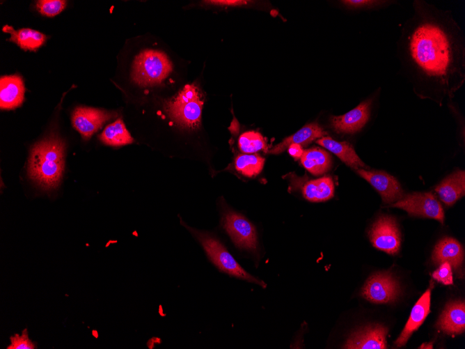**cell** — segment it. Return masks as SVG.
<instances>
[{
	"label": "cell",
	"mask_w": 465,
	"mask_h": 349,
	"mask_svg": "<svg viewBox=\"0 0 465 349\" xmlns=\"http://www.w3.org/2000/svg\"><path fill=\"white\" fill-rule=\"evenodd\" d=\"M397 42L403 75L421 99L439 105L465 82V38L450 10L414 1Z\"/></svg>",
	"instance_id": "obj_1"
},
{
	"label": "cell",
	"mask_w": 465,
	"mask_h": 349,
	"mask_svg": "<svg viewBox=\"0 0 465 349\" xmlns=\"http://www.w3.org/2000/svg\"><path fill=\"white\" fill-rule=\"evenodd\" d=\"M65 169V143L52 135L34 144L30 151L27 172L40 187L49 190L57 187Z\"/></svg>",
	"instance_id": "obj_2"
},
{
	"label": "cell",
	"mask_w": 465,
	"mask_h": 349,
	"mask_svg": "<svg viewBox=\"0 0 465 349\" xmlns=\"http://www.w3.org/2000/svg\"><path fill=\"white\" fill-rule=\"evenodd\" d=\"M203 102L200 88L195 84H187L175 97L165 102L164 109L178 125L193 130L200 124Z\"/></svg>",
	"instance_id": "obj_3"
},
{
	"label": "cell",
	"mask_w": 465,
	"mask_h": 349,
	"mask_svg": "<svg viewBox=\"0 0 465 349\" xmlns=\"http://www.w3.org/2000/svg\"><path fill=\"white\" fill-rule=\"evenodd\" d=\"M187 228L198 239L210 260L219 270L230 276L258 284L262 288L267 286L262 280L247 272L216 238L189 227Z\"/></svg>",
	"instance_id": "obj_4"
},
{
	"label": "cell",
	"mask_w": 465,
	"mask_h": 349,
	"mask_svg": "<svg viewBox=\"0 0 465 349\" xmlns=\"http://www.w3.org/2000/svg\"><path fill=\"white\" fill-rule=\"evenodd\" d=\"M172 72V63L162 52L145 49L134 59L132 78L140 86H153L160 84Z\"/></svg>",
	"instance_id": "obj_5"
},
{
	"label": "cell",
	"mask_w": 465,
	"mask_h": 349,
	"mask_svg": "<svg viewBox=\"0 0 465 349\" xmlns=\"http://www.w3.org/2000/svg\"><path fill=\"white\" fill-rule=\"evenodd\" d=\"M391 207L404 210L410 215L435 219L443 223V210L431 192H413L392 203Z\"/></svg>",
	"instance_id": "obj_6"
},
{
	"label": "cell",
	"mask_w": 465,
	"mask_h": 349,
	"mask_svg": "<svg viewBox=\"0 0 465 349\" xmlns=\"http://www.w3.org/2000/svg\"><path fill=\"white\" fill-rule=\"evenodd\" d=\"M222 224L236 247L248 251L256 249L255 228L245 217L232 210L226 211Z\"/></svg>",
	"instance_id": "obj_7"
},
{
	"label": "cell",
	"mask_w": 465,
	"mask_h": 349,
	"mask_svg": "<svg viewBox=\"0 0 465 349\" xmlns=\"http://www.w3.org/2000/svg\"><path fill=\"white\" fill-rule=\"evenodd\" d=\"M368 235L375 248L393 255L399 251L401 244L400 232L393 217H379L371 226Z\"/></svg>",
	"instance_id": "obj_8"
},
{
	"label": "cell",
	"mask_w": 465,
	"mask_h": 349,
	"mask_svg": "<svg viewBox=\"0 0 465 349\" xmlns=\"http://www.w3.org/2000/svg\"><path fill=\"white\" fill-rule=\"evenodd\" d=\"M400 293L398 282L388 272H380L371 276L361 290L364 298L377 304L393 302Z\"/></svg>",
	"instance_id": "obj_9"
},
{
	"label": "cell",
	"mask_w": 465,
	"mask_h": 349,
	"mask_svg": "<svg viewBox=\"0 0 465 349\" xmlns=\"http://www.w3.org/2000/svg\"><path fill=\"white\" fill-rule=\"evenodd\" d=\"M116 116L115 112L93 107H77L73 111L72 123L84 139H88L101 128L104 123Z\"/></svg>",
	"instance_id": "obj_10"
},
{
	"label": "cell",
	"mask_w": 465,
	"mask_h": 349,
	"mask_svg": "<svg viewBox=\"0 0 465 349\" xmlns=\"http://www.w3.org/2000/svg\"><path fill=\"white\" fill-rule=\"evenodd\" d=\"M356 172L376 189L385 203H393L404 196L400 183L391 175L382 171L362 169H356Z\"/></svg>",
	"instance_id": "obj_11"
},
{
	"label": "cell",
	"mask_w": 465,
	"mask_h": 349,
	"mask_svg": "<svg viewBox=\"0 0 465 349\" xmlns=\"http://www.w3.org/2000/svg\"><path fill=\"white\" fill-rule=\"evenodd\" d=\"M388 328L381 325H372L354 332L349 336L343 348L385 349Z\"/></svg>",
	"instance_id": "obj_12"
},
{
	"label": "cell",
	"mask_w": 465,
	"mask_h": 349,
	"mask_svg": "<svg viewBox=\"0 0 465 349\" xmlns=\"http://www.w3.org/2000/svg\"><path fill=\"white\" fill-rule=\"evenodd\" d=\"M371 100L360 103L357 107L341 116H332L331 125L338 133H354L360 130L370 117Z\"/></svg>",
	"instance_id": "obj_13"
},
{
	"label": "cell",
	"mask_w": 465,
	"mask_h": 349,
	"mask_svg": "<svg viewBox=\"0 0 465 349\" xmlns=\"http://www.w3.org/2000/svg\"><path fill=\"white\" fill-rule=\"evenodd\" d=\"M25 87L18 75L1 76L0 79V107L13 109L19 107L24 99Z\"/></svg>",
	"instance_id": "obj_14"
},
{
	"label": "cell",
	"mask_w": 465,
	"mask_h": 349,
	"mask_svg": "<svg viewBox=\"0 0 465 349\" xmlns=\"http://www.w3.org/2000/svg\"><path fill=\"white\" fill-rule=\"evenodd\" d=\"M430 290L427 289L413 307L410 316L399 337L395 342L397 347L404 346L414 331L423 323L429 312Z\"/></svg>",
	"instance_id": "obj_15"
},
{
	"label": "cell",
	"mask_w": 465,
	"mask_h": 349,
	"mask_svg": "<svg viewBox=\"0 0 465 349\" xmlns=\"http://www.w3.org/2000/svg\"><path fill=\"white\" fill-rule=\"evenodd\" d=\"M436 327L448 334H459L465 329V304L464 301L449 303L443 311Z\"/></svg>",
	"instance_id": "obj_16"
},
{
	"label": "cell",
	"mask_w": 465,
	"mask_h": 349,
	"mask_svg": "<svg viewBox=\"0 0 465 349\" xmlns=\"http://www.w3.org/2000/svg\"><path fill=\"white\" fill-rule=\"evenodd\" d=\"M464 251L459 242L452 238H445L436 245L432 254V261L436 264L448 262L457 270L462 265Z\"/></svg>",
	"instance_id": "obj_17"
},
{
	"label": "cell",
	"mask_w": 465,
	"mask_h": 349,
	"mask_svg": "<svg viewBox=\"0 0 465 349\" xmlns=\"http://www.w3.org/2000/svg\"><path fill=\"white\" fill-rule=\"evenodd\" d=\"M435 191L445 204H454L465 193L464 171L458 170L448 176L435 188Z\"/></svg>",
	"instance_id": "obj_18"
},
{
	"label": "cell",
	"mask_w": 465,
	"mask_h": 349,
	"mask_svg": "<svg viewBox=\"0 0 465 349\" xmlns=\"http://www.w3.org/2000/svg\"><path fill=\"white\" fill-rule=\"evenodd\" d=\"M326 134L328 133L317 123H310L304 126L294 134L284 139L281 143L274 146L269 153L279 154L287 148L292 144H297L301 146H304Z\"/></svg>",
	"instance_id": "obj_19"
},
{
	"label": "cell",
	"mask_w": 465,
	"mask_h": 349,
	"mask_svg": "<svg viewBox=\"0 0 465 349\" xmlns=\"http://www.w3.org/2000/svg\"><path fill=\"white\" fill-rule=\"evenodd\" d=\"M316 143L335 154L347 165L354 169L367 168L356 153L353 146L347 141H338L326 136L317 139Z\"/></svg>",
	"instance_id": "obj_20"
},
{
	"label": "cell",
	"mask_w": 465,
	"mask_h": 349,
	"mask_svg": "<svg viewBox=\"0 0 465 349\" xmlns=\"http://www.w3.org/2000/svg\"><path fill=\"white\" fill-rule=\"evenodd\" d=\"M301 186L304 197L312 202L325 201L333 197L334 184L333 179L329 176H324L318 179L301 180Z\"/></svg>",
	"instance_id": "obj_21"
},
{
	"label": "cell",
	"mask_w": 465,
	"mask_h": 349,
	"mask_svg": "<svg viewBox=\"0 0 465 349\" xmlns=\"http://www.w3.org/2000/svg\"><path fill=\"white\" fill-rule=\"evenodd\" d=\"M3 31L10 35L9 41L17 44L21 49L26 51H36L46 41V35L31 29L15 30L11 26L5 25Z\"/></svg>",
	"instance_id": "obj_22"
},
{
	"label": "cell",
	"mask_w": 465,
	"mask_h": 349,
	"mask_svg": "<svg viewBox=\"0 0 465 349\" xmlns=\"http://www.w3.org/2000/svg\"><path fill=\"white\" fill-rule=\"evenodd\" d=\"M300 160L302 165L315 176L326 173L332 165L330 155L317 147L304 150Z\"/></svg>",
	"instance_id": "obj_23"
},
{
	"label": "cell",
	"mask_w": 465,
	"mask_h": 349,
	"mask_svg": "<svg viewBox=\"0 0 465 349\" xmlns=\"http://www.w3.org/2000/svg\"><path fill=\"white\" fill-rule=\"evenodd\" d=\"M99 139L103 144L113 147H119L134 142L133 138L120 118L107 125L100 134Z\"/></svg>",
	"instance_id": "obj_24"
},
{
	"label": "cell",
	"mask_w": 465,
	"mask_h": 349,
	"mask_svg": "<svg viewBox=\"0 0 465 349\" xmlns=\"http://www.w3.org/2000/svg\"><path fill=\"white\" fill-rule=\"evenodd\" d=\"M265 158L258 154H241L235 160L236 170L247 177H254L262 170Z\"/></svg>",
	"instance_id": "obj_25"
},
{
	"label": "cell",
	"mask_w": 465,
	"mask_h": 349,
	"mask_svg": "<svg viewBox=\"0 0 465 349\" xmlns=\"http://www.w3.org/2000/svg\"><path fill=\"white\" fill-rule=\"evenodd\" d=\"M240 150L246 154H253L260 150H267V144L260 133L247 131L242 133L238 140Z\"/></svg>",
	"instance_id": "obj_26"
},
{
	"label": "cell",
	"mask_w": 465,
	"mask_h": 349,
	"mask_svg": "<svg viewBox=\"0 0 465 349\" xmlns=\"http://www.w3.org/2000/svg\"><path fill=\"white\" fill-rule=\"evenodd\" d=\"M67 5L64 0H39L36 1V8L39 13L47 17H54L62 12Z\"/></svg>",
	"instance_id": "obj_27"
},
{
	"label": "cell",
	"mask_w": 465,
	"mask_h": 349,
	"mask_svg": "<svg viewBox=\"0 0 465 349\" xmlns=\"http://www.w3.org/2000/svg\"><path fill=\"white\" fill-rule=\"evenodd\" d=\"M11 344L7 349H35L36 343L32 342L28 337L27 329H24L21 336L15 334L10 338Z\"/></svg>",
	"instance_id": "obj_28"
},
{
	"label": "cell",
	"mask_w": 465,
	"mask_h": 349,
	"mask_svg": "<svg viewBox=\"0 0 465 349\" xmlns=\"http://www.w3.org/2000/svg\"><path fill=\"white\" fill-rule=\"evenodd\" d=\"M432 277L445 285L453 283L452 267L448 262L441 263L439 267L432 273Z\"/></svg>",
	"instance_id": "obj_29"
},
{
	"label": "cell",
	"mask_w": 465,
	"mask_h": 349,
	"mask_svg": "<svg viewBox=\"0 0 465 349\" xmlns=\"http://www.w3.org/2000/svg\"><path fill=\"white\" fill-rule=\"evenodd\" d=\"M341 2L349 8H374L381 7L390 2L380 0H345Z\"/></svg>",
	"instance_id": "obj_30"
},
{
	"label": "cell",
	"mask_w": 465,
	"mask_h": 349,
	"mask_svg": "<svg viewBox=\"0 0 465 349\" xmlns=\"http://www.w3.org/2000/svg\"><path fill=\"white\" fill-rule=\"evenodd\" d=\"M205 2L207 3L219 6H237L244 5L248 1L242 0H211L205 1Z\"/></svg>",
	"instance_id": "obj_31"
},
{
	"label": "cell",
	"mask_w": 465,
	"mask_h": 349,
	"mask_svg": "<svg viewBox=\"0 0 465 349\" xmlns=\"http://www.w3.org/2000/svg\"><path fill=\"white\" fill-rule=\"evenodd\" d=\"M288 152L294 158H300L303 154L301 146L297 144H292L288 147Z\"/></svg>",
	"instance_id": "obj_32"
},
{
	"label": "cell",
	"mask_w": 465,
	"mask_h": 349,
	"mask_svg": "<svg viewBox=\"0 0 465 349\" xmlns=\"http://www.w3.org/2000/svg\"><path fill=\"white\" fill-rule=\"evenodd\" d=\"M419 348H432V343H424Z\"/></svg>",
	"instance_id": "obj_33"
}]
</instances>
